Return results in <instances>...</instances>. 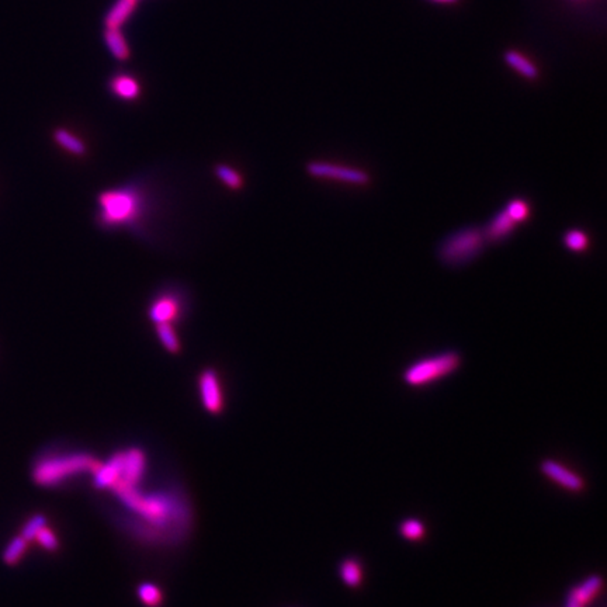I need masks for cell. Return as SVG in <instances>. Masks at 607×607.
I'll list each match as a JSON object with an SVG mask.
<instances>
[{
    "mask_svg": "<svg viewBox=\"0 0 607 607\" xmlns=\"http://www.w3.org/2000/svg\"><path fill=\"white\" fill-rule=\"evenodd\" d=\"M113 491L121 503L140 519L141 535L149 542L158 543L179 538L188 527L190 510L177 492H144L140 487L122 484H117Z\"/></svg>",
    "mask_w": 607,
    "mask_h": 607,
    "instance_id": "obj_1",
    "label": "cell"
},
{
    "mask_svg": "<svg viewBox=\"0 0 607 607\" xmlns=\"http://www.w3.org/2000/svg\"><path fill=\"white\" fill-rule=\"evenodd\" d=\"M96 221L103 229L135 231L147 214V193L137 184L103 190L96 197Z\"/></svg>",
    "mask_w": 607,
    "mask_h": 607,
    "instance_id": "obj_2",
    "label": "cell"
},
{
    "mask_svg": "<svg viewBox=\"0 0 607 607\" xmlns=\"http://www.w3.org/2000/svg\"><path fill=\"white\" fill-rule=\"evenodd\" d=\"M99 464L100 461L89 453H55L35 461L31 477L38 487L51 488L82 474H93Z\"/></svg>",
    "mask_w": 607,
    "mask_h": 607,
    "instance_id": "obj_3",
    "label": "cell"
},
{
    "mask_svg": "<svg viewBox=\"0 0 607 607\" xmlns=\"http://www.w3.org/2000/svg\"><path fill=\"white\" fill-rule=\"evenodd\" d=\"M487 245L483 227L465 225L440 241L436 256L443 266L458 268L477 260L484 253Z\"/></svg>",
    "mask_w": 607,
    "mask_h": 607,
    "instance_id": "obj_4",
    "label": "cell"
},
{
    "mask_svg": "<svg viewBox=\"0 0 607 607\" xmlns=\"http://www.w3.org/2000/svg\"><path fill=\"white\" fill-rule=\"evenodd\" d=\"M462 359L458 352L450 350L437 356L421 360L403 374V380L411 385H422L455 371Z\"/></svg>",
    "mask_w": 607,
    "mask_h": 607,
    "instance_id": "obj_5",
    "label": "cell"
},
{
    "mask_svg": "<svg viewBox=\"0 0 607 607\" xmlns=\"http://www.w3.org/2000/svg\"><path fill=\"white\" fill-rule=\"evenodd\" d=\"M305 170L311 177L315 179L333 180V181H341L353 186H367L371 181L370 175L363 169L345 166V165H336L330 162L311 161L305 165Z\"/></svg>",
    "mask_w": 607,
    "mask_h": 607,
    "instance_id": "obj_6",
    "label": "cell"
},
{
    "mask_svg": "<svg viewBox=\"0 0 607 607\" xmlns=\"http://www.w3.org/2000/svg\"><path fill=\"white\" fill-rule=\"evenodd\" d=\"M184 307H186L184 298L179 291L166 290L155 296V298L151 301L147 309V315L154 325H159V323L176 325L180 322V319L184 315Z\"/></svg>",
    "mask_w": 607,
    "mask_h": 607,
    "instance_id": "obj_7",
    "label": "cell"
},
{
    "mask_svg": "<svg viewBox=\"0 0 607 607\" xmlns=\"http://www.w3.org/2000/svg\"><path fill=\"white\" fill-rule=\"evenodd\" d=\"M198 392L204 410L218 415L224 410V394L220 377L214 369L202 370L198 377Z\"/></svg>",
    "mask_w": 607,
    "mask_h": 607,
    "instance_id": "obj_8",
    "label": "cell"
},
{
    "mask_svg": "<svg viewBox=\"0 0 607 607\" xmlns=\"http://www.w3.org/2000/svg\"><path fill=\"white\" fill-rule=\"evenodd\" d=\"M145 472H147L145 453L141 448H135V447L125 450L122 457L121 480L117 484H122L127 487H140V484L145 477Z\"/></svg>",
    "mask_w": 607,
    "mask_h": 607,
    "instance_id": "obj_9",
    "label": "cell"
},
{
    "mask_svg": "<svg viewBox=\"0 0 607 607\" xmlns=\"http://www.w3.org/2000/svg\"><path fill=\"white\" fill-rule=\"evenodd\" d=\"M124 451H117L104 464H99L93 472V484L99 489H113L121 480Z\"/></svg>",
    "mask_w": 607,
    "mask_h": 607,
    "instance_id": "obj_10",
    "label": "cell"
},
{
    "mask_svg": "<svg viewBox=\"0 0 607 607\" xmlns=\"http://www.w3.org/2000/svg\"><path fill=\"white\" fill-rule=\"evenodd\" d=\"M519 224L506 213L505 209L498 211L488 222L483 227L488 243H501L510 238L517 229Z\"/></svg>",
    "mask_w": 607,
    "mask_h": 607,
    "instance_id": "obj_11",
    "label": "cell"
},
{
    "mask_svg": "<svg viewBox=\"0 0 607 607\" xmlns=\"http://www.w3.org/2000/svg\"><path fill=\"white\" fill-rule=\"evenodd\" d=\"M108 88L114 96L127 102L137 100L141 95V86L138 81L124 74L113 76L108 82Z\"/></svg>",
    "mask_w": 607,
    "mask_h": 607,
    "instance_id": "obj_12",
    "label": "cell"
},
{
    "mask_svg": "<svg viewBox=\"0 0 607 607\" xmlns=\"http://www.w3.org/2000/svg\"><path fill=\"white\" fill-rule=\"evenodd\" d=\"M137 5L138 0H115L114 5L104 16V29H121V26L133 13Z\"/></svg>",
    "mask_w": 607,
    "mask_h": 607,
    "instance_id": "obj_13",
    "label": "cell"
},
{
    "mask_svg": "<svg viewBox=\"0 0 607 607\" xmlns=\"http://www.w3.org/2000/svg\"><path fill=\"white\" fill-rule=\"evenodd\" d=\"M503 59L515 72H517L523 78H526L528 81H535L538 78L537 66L528 58H526L521 52L515 51V49H509L505 52Z\"/></svg>",
    "mask_w": 607,
    "mask_h": 607,
    "instance_id": "obj_14",
    "label": "cell"
},
{
    "mask_svg": "<svg viewBox=\"0 0 607 607\" xmlns=\"http://www.w3.org/2000/svg\"><path fill=\"white\" fill-rule=\"evenodd\" d=\"M542 469L546 476L553 478L554 481L560 483L561 485L572 489V491H581L583 488V483L576 476L571 474L567 469L556 464L554 461H544L542 465Z\"/></svg>",
    "mask_w": 607,
    "mask_h": 607,
    "instance_id": "obj_15",
    "label": "cell"
},
{
    "mask_svg": "<svg viewBox=\"0 0 607 607\" xmlns=\"http://www.w3.org/2000/svg\"><path fill=\"white\" fill-rule=\"evenodd\" d=\"M52 138L63 151L70 152L72 155L85 156L88 152L86 144L81 138H78L75 133H72L71 131H67L65 128H56L54 131Z\"/></svg>",
    "mask_w": 607,
    "mask_h": 607,
    "instance_id": "obj_16",
    "label": "cell"
},
{
    "mask_svg": "<svg viewBox=\"0 0 607 607\" xmlns=\"http://www.w3.org/2000/svg\"><path fill=\"white\" fill-rule=\"evenodd\" d=\"M104 42L117 60H127L131 55L129 45L120 29H104Z\"/></svg>",
    "mask_w": 607,
    "mask_h": 607,
    "instance_id": "obj_17",
    "label": "cell"
},
{
    "mask_svg": "<svg viewBox=\"0 0 607 607\" xmlns=\"http://www.w3.org/2000/svg\"><path fill=\"white\" fill-rule=\"evenodd\" d=\"M154 326H155L158 339L166 352H169L172 355H177L181 352V342L179 339V334L176 332L175 325L159 323V325H154Z\"/></svg>",
    "mask_w": 607,
    "mask_h": 607,
    "instance_id": "obj_18",
    "label": "cell"
},
{
    "mask_svg": "<svg viewBox=\"0 0 607 607\" xmlns=\"http://www.w3.org/2000/svg\"><path fill=\"white\" fill-rule=\"evenodd\" d=\"M214 173L218 177V180L224 186H227L229 190L239 191L243 188L245 180H243L242 175L238 170H235L232 166L225 165V163H220L214 168Z\"/></svg>",
    "mask_w": 607,
    "mask_h": 607,
    "instance_id": "obj_19",
    "label": "cell"
},
{
    "mask_svg": "<svg viewBox=\"0 0 607 607\" xmlns=\"http://www.w3.org/2000/svg\"><path fill=\"white\" fill-rule=\"evenodd\" d=\"M27 547H29L27 540L23 535H20V534L16 535L13 540H10L9 544L5 547V551H3V556H2L3 561L8 565L19 564L22 561V558L24 557V554L27 551Z\"/></svg>",
    "mask_w": 607,
    "mask_h": 607,
    "instance_id": "obj_20",
    "label": "cell"
},
{
    "mask_svg": "<svg viewBox=\"0 0 607 607\" xmlns=\"http://www.w3.org/2000/svg\"><path fill=\"white\" fill-rule=\"evenodd\" d=\"M138 597L148 607H159L163 600L161 588L149 582H145L138 588Z\"/></svg>",
    "mask_w": 607,
    "mask_h": 607,
    "instance_id": "obj_21",
    "label": "cell"
},
{
    "mask_svg": "<svg viewBox=\"0 0 607 607\" xmlns=\"http://www.w3.org/2000/svg\"><path fill=\"white\" fill-rule=\"evenodd\" d=\"M506 213L517 222H526L530 217V204L523 198H513L505 206Z\"/></svg>",
    "mask_w": 607,
    "mask_h": 607,
    "instance_id": "obj_22",
    "label": "cell"
},
{
    "mask_svg": "<svg viewBox=\"0 0 607 607\" xmlns=\"http://www.w3.org/2000/svg\"><path fill=\"white\" fill-rule=\"evenodd\" d=\"M564 245L567 246V249L572 250V252H585L589 246V238L585 232L579 231V229H569L564 234Z\"/></svg>",
    "mask_w": 607,
    "mask_h": 607,
    "instance_id": "obj_23",
    "label": "cell"
},
{
    "mask_svg": "<svg viewBox=\"0 0 607 607\" xmlns=\"http://www.w3.org/2000/svg\"><path fill=\"white\" fill-rule=\"evenodd\" d=\"M35 542L47 551H55L59 547V542H58V535L52 531V528L45 524L44 527H41L37 534L34 535ZM33 540V542H34Z\"/></svg>",
    "mask_w": 607,
    "mask_h": 607,
    "instance_id": "obj_24",
    "label": "cell"
},
{
    "mask_svg": "<svg viewBox=\"0 0 607 607\" xmlns=\"http://www.w3.org/2000/svg\"><path fill=\"white\" fill-rule=\"evenodd\" d=\"M45 524H48L47 523V517L44 516V515H34V516H31L24 524H23V528H22V533H20V535H23L27 542L30 543V542H33L34 540V535L37 534V531L41 528V527H44Z\"/></svg>",
    "mask_w": 607,
    "mask_h": 607,
    "instance_id": "obj_25",
    "label": "cell"
},
{
    "mask_svg": "<svg viewBox=\"0 0 607 607\" xmlns=\"http://www.w3.org/2000/svg\"><path fill=\"white\" fill-rule=\"evenodd\" d=\"M600 586H601V579L599 576H593L588 582H585L579 589L574 590V593L581 603H585L600 589Z\"/></svg>",
    "mask_w": 607,
    "mask_h": 607,
    "instance_id": "obj_26",
    "label": "cell"
},
{
    "mask_svg": "<svg viewBox=\"0 0 607 607\" xmlns=\"http://www.w3.org/2000/svg\"><path fill=\"white\" fill-rule=\"evenodd\" d=\"M342 575H343L345 581L349 585H352V586H356L359 583V581H360L359 568H357V565L353 561H346L345 563V565L342 568Z\"/></svg>",
    "mask_w": 607,
    "mask_h": 607,
    "instance_id": "obj_27",
    "label": "cell"
},
{
    "mask_svg": "<svg viewBox=\"0 0 607 607\" xmlns=\"http://www.w3.org/2000/svg\"><path fill=\"white\" fill-rule=\"evenodd\" d=\"M402 533L407 535V537H410V538H418V537L422 535L423 527L421 526V523L411 520V521H407V523L402 526Z\"/></svg>",
    "mask_w": 607,
    "mask_h": 607,
    "instance_id": "obj_28",
    "label": "cell"
},
{
    "mask_svg": "<svg viewBox=\"0 0 607 607\" xmlns=\"http://www.w3.org/2000/svg\"><path fill=\"white\" fill-rule=\"evenodd\" d=\"M581 601L576 599V596H575V593L572 592L571 593V596H569V601H568V607H581Z\"/></svg>",
    "mask_w": 607,
    "mask_h": 607,
    "instance_id": "obj_29",
    "label": "cell"
},
{
    "mask_svg": "<svg viewBox=\"0 0 607 607\" xmlns=\"http://www.w3.org/2000/svg\"><path fill=\"white\" fill-rule=\"evenodd\" d=\"M430 2L440 3V5H453V3H457L458 0H430Z\"/></svg>",
    "mask_w": 607,
    "mask_h": 607,
    "instance_id": "obj_30",
    "label": "cell"
}]
</instances>
